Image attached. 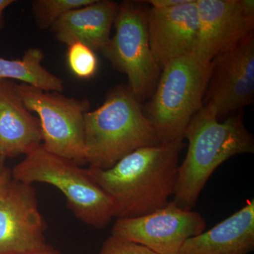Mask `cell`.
I'll return each instance as SVG.
<instances>
[{
    "instance_id": "obj_11",
    "label": "cell",
    "mask_w": 254,
    "mask_h": 254,
    "mask_svg": "<svg viewBox=\"0 0 254 254\" xmlns=\"http://www.w3.org/2000/svg\"><path fill=\"white\" fill-rule=\"evenodd\" d=\"M46 229L33 185L12 179L0 197V252L44 247Z\"/></svg>"
},
{
    "instance_id": "obj_22",
    "label": "cell",
    "mask_w": 254,
    "mask_h": 254,
    "mask_svg": "<svg viewBox=\"0 0 254 254\" xmlns=\"http://www.w3.org/2000/svg\"><path fill=\"white\" fill-rule=\"evenodd\" d=\"M11 180H12V177L9 169H5L4 171L0 173V197L6 191Z\"/></svg>"
},
{
    "instance_id": "obj_6",
    "label": "cell",
    "mask_w": 254,
    "mask_h": 254,
    "mask_svg": "<svg viewBox=\"0 0 254 254\" xmlns=\"http://www.w3.org/2000/svg\"><path fill=\"white\" fill-rule=\"evenodd\" d=\"M147 14L140 1L119 4L115 35L101 52L115 69L127 75L138 102L153 95L161 73L150 48Z\"/></svg>"
},
{
    "instance_id": "obj_24",
    "label": "cell",
    "mask_w": 254,
    "mask_h": 254,
    "mask_svg": "<svg viewBox=\"0 0 254 254\" xmlns=\"http://www.w3.org/2000/svg\"><path fill=\"white\" fill-rule=\"evenodd\" d=\"M4 160L5 159L0 155V173L4 171L5 169H6L4 165Z\"/></svg>"
},
{
    "instance_id": "obj_23",
    "label": "cell",
    "mask_w": 254,
    "mask_h": 254,
    "mask_svg": "<svg viewBox=\"0 0 254 254\" xmlns=\"http://www.w3.org/2000/svg\"><path fill=\"white\" fill-rule=\"evenodd\" d=\"M16 1L14 0H0V30L2 26L3 18H4V13L5 10Z\"/></svg>"
},
{
    "instance_id": "obj_4",
    "label": "cell",
    "mask_w": 254,
    "mask_h": 254,
    "mask_svg": "<svg viewBox=\"0 0 254 254\" xmlns=\"http://www.w3.org/2000/svg\"><path fill=\"white\" fill-rule=\"evenodd\" d=\"M211 71V63L192 53L162 68L145 115L160 143L183 142L190 122L203 106Z\"/></svg>"
},
{
    "instance_id": "obj_1",
    "label": "cell",
    "mask_w": 254,
    "mask_h": 254,
    "mask_svg": "<svg viewBox=\"0 0 254 254\" xmlns=\"http://www.w3.org/2000/svg\"><path fill=\"white\" fill-rule=\"evenodd\" d=\"M183 142L139 148L113 168L89 167L88 175L107 193L117 218H136L165 207L176 190Z\"/></svg>"
},
{
    "instance_id": "obj_20",
    "label": "cell",
    "mask_w": 254,
    "mask_h": 254,
    "mask_svg": "<svg viewBox=\"0 0 254 254\" xmlns=\"http://www.w3.org/2000/svg\"><path fill=\"white\" fill-rule=\"evenodd\" d=\"M0 254H60L59 251L53 246L47 244L41 248L23 251H10V252H0Z\"/></svg>"
},
{
    "instance_id": "obj_21",
    "label": "cell",
    "mask_w": 254,
    "mask_h": 254,
    "mask_svg": "<svg viewBox=\"0 0 254 254\" xmlns=\"http://www.w3.org/2000/svg\"><path fill=\"white\" fill-rule=\"evenodd\" d=\"M187 0H150L145 1L152 5V7L159 8V9H165V8L173 7L186 2Z\"/></svg>"
},
{
    "instance_id": "obj_15",
    "label": "cell",
    "mask_w": 254,
    "mask_h": 254,
    "mask_svg": "<svg viewBox=\"0 0 254 254\" xmlns=\"http://www.w3.org/2000/svg\"><path fill=\"white\" fill-rule=\"evenodd\" d=\"M118 5L109 0H95L63 15L50 29L66 46L78 42L102 52L109 43Z\"/></svg>"
},
{
    "instance_id": "obj_8",
    "label": "cell",
    "mask_w": 254,
    "mask_h": 254,
    "mask_svg": "<svg viewBox=\"0 0 254 254\" xmlns=\"http://www.w3.org/2000/svg\"><path fill=\"white\" fill-rule=\"evenodd\" d=\"M205 228L206 222L200 214L185 210L170 200L146 215L117 219L111 235L144 246L157 254H179L187 240Z\"/></svg>"
},
{
    "instance_id": "obj_13",
    "label": "cell",
    "mask_w": 254,
    "mask_h": 254,
    "mask_svg": "<svg viewBox=\"0 0 254 254\" xmlns=\"http://www.w3.org/2000/svg\"><path fill=\"white\" fill-rule=\"evenodd\" d=\"M10 80L0 81V155H27L42 144L39 120L23 104Z\"/></svg>"
},
{
    "instance_id": "obj_12",
    "label": "cell",
    "mask_w": 254,
    "mask_h": 254,
    "mask_svg": "<svg viewBox=\"0 0 254 254\" xmlns=\"http://www.w3.org/2000/svg\"><path fill=\"white\" fill-rule=\"evenodd\" d=\"M199 26L196 0L173 7L148 9V41L153 58L163 68L170 62L191 54Z\"/></svg>"
},
{
    "instance_id": "obj_5",
    "label": "cell",
    "mask_w": 254,
    "mask_h": 254,
    "mask_svg": "<svg viewBox=\"0 0 254 254\" xmlns=\"http://www.w3.org/2000/svg\"><path fill=\"white\" fill-rule=\"evenodd\" d=\"M11 173L16 181L56 187L66 197L67 208L85 225L100 230L115 218L111 198L92 180L87 169L47 151L41 145L25 155Z\"/></svg>"
},
{
    "instance_id": "obj_9",
    "label": "cell",
    "mask_w": 254,
    "mask_h": 254,
    "mask_svg": "<svg viewBox=\"0 0 254 254\" xmlns=\"http://www.w3.org/2000/svg\"><path fill=\"white\" fill-rule=\"evenodd\" d=\"M206 104L218 118L253 103L254 98V33H250L211 62Z\"/></svg>"
},
{
    "instance_id": "obj_3",
    "label": "cell",
    "mask_w": 254,
    "mask_h": 254,
    "mask_svg": "<svg viewBox=\"0 0 254 254\" xmlns=\"http://www.w3.org/2000/svg\"><path fill=\"white\" fill-rule=\"evenodd\" d=\"M160 144L128 87L114 88L101 106L85 114V152L91 168L108 170L137 149Z\"/></svg>"
},
{
    "instance_id": "obj_10",
    "label": "cell",
    "mask_w": 254,
    "mask_h": 254,
    "mask_svg": "<svg viewBox=\"0 0 254 254\" xmlns=\"http://www.w3.org/2000/svg\"><path fill=\"white\" fill-rule=\"evenodd\" d=\"M199 26L192 54L214 58L253 33L254 0H196Z\"/></svg>"
},
{
    "instance_id": "obj_18",
    "label": "cell",
    "mask_w": 254,
    "mask_h": 254,
    "mask_svg": "<svg viewBox=\"0 0 254 254\" xmlns=\"http://www.w3.org/2000/svg\"><path fill=\"white\" fill-rule=\"evenodd\" d=\"M66 60L73 74L81 79L93 77L97 72L98 58L95 52L86 45L78 42L67 46Z\"/></svg>"
},
{
    "instance_id": "obj_7",
    "label": "cell",
    "mask_w": 254,
    "mask_h": 254,
    "mask_svg": "<svg viewBox=\"0 0 254 254\" xmlns=\"http://www.w3.org/2000/svg\"><path fill=\"white\" fill-rule=\"evenodd\" d=\"M16 88L25 106L38 116L42 147L80 166L86 165L84 116L91 108L89 100L68 98L26 83H16Z\"/></svg>"
},
{
    "instance_id": "obj_16",
    "label": "cell",
    "mask_w": 254,
    "mask_h": 254,
    "mask_svg": "<svg viewBox=\"0 0 254 254\" xmlns=\"http://www.w3.org/2000/svg\"><path fill=\"white\" fill-rule=\"evenodd\" d=\"M43 51L37 48H28L19 59L0 58V81H18L45 91L62 93L64 82L43 66Z\"/></svg>"
},
{
    "instance_id": "obj_2",
    "label": "cell",
    "mask_w": 254,
    "mask_h": 254,
    "mask_svg": "<svg viewBox=\"0 0 254 254\" xmlns=\"http://www.w3.org/2000/svg\"><path fill=\"white\" fill-rule=\"evenodd\" d=\"M185 138L188 149L179 166L173 201L191 210L215 170L235 155L253 153L254 139L240 113L220 123L216 112L208 104L192 118Z\"/></svg>"
},
{
    "instance_id": "obj_17",
    "label": "cell",
    "mask_w": 254,
    "mask_h": 254,
    "mask_svg": "<svg viewBox=\"0 0 254 254\" xmlns=\"http://www.w3.org/2000/svg\"><path fill=\"white\" fill-rule=\"evenodd\" d=\"M95 0H34L31 11L37 26L41 29L51 28L63 15L93 3Z\"/></svg>"
},
{
    "instance_id": "obj_19",
    "label": "cell",
    "mask_w": 254,
    "mask_h": 254,
    "mask_svg": "<svg viewBox=\"0 0 254 254\" xmlns=\"http://www.w3.org/2000/svg\"><path fill=\"white\" fill-rule=\"evenodd\" d=\"M98 254H157L144 246L110 235Z\"/></svg>"
},
{
    "instance_id": "obj_14",
    "label": "cell",
    "mask_w": 254,
    "mask_h": 254,
    "mask_svg": "<svg viewBox=\"0 0 254 254\" xmlns=\"http://www.w3.org/2000/svg\"><path fill=\"white\" fill-rule=\"evenodd\" d=\"M254 250V200L236 213L186 241L179 254H250Z\"/></svg>"
}]
</instances>
